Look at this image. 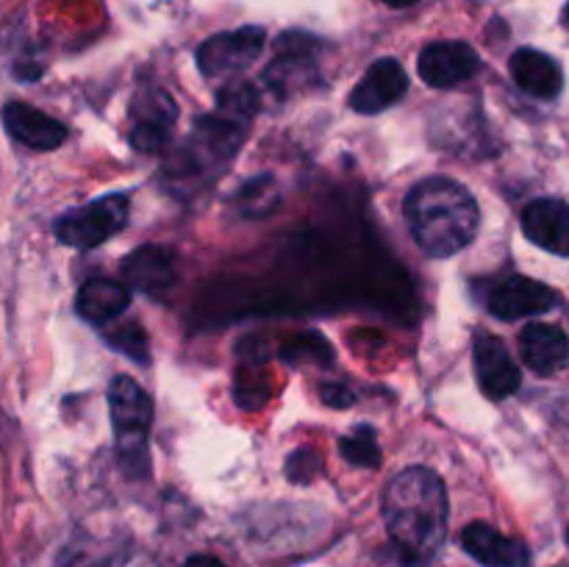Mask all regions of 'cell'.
Wrapping results in <instances>:
<instances>
[{
  "label": "cell",
  "instance_id": "obj_1",
  "mask_svg": "<svg viewBox=\"0 0 569 567\" xmlns=\"http://www.w3.org/2000/svg\"><path fill=\"white\" fill-rule=\"evenodd\" d=\"M383 520L389 537L409 559L426 561L448 534V493L437 472L409 467L383 489Z\"/></svg>",
  "mask_w": 569,
  "mask_h": 567
},
{
  "label": "cell",
  "instance_id": "obj_2",
  "mask_svg": "<svg viewBox=\"0 0 569 567\" xmlns=\"http://www.w3.org/2000/svg\"><path fill=\"white\" fill-rule=\"evenodd\" d=\"M403 209L411 237L428 256L437 259L467 248L476 239L481 222L476 198L450 178L420 181L409 192Z\"/></svg>",
  "mask_w": 569,
  "mask_h": 567
},
{
  "label": "cell",
  "instance_id": "obj_3",
  "mask_svg": "<svg viewBox=\"0 0 569 567\" xmlns=\"http://www.w3.org/2000/svg\"><path fill=\"white\" fill-rule=\"evenodd\" d=\"M109 406L122 461L139 465L144 470L148 431L153 422V404H150L148 392L133 378L117 376L109 387Z\"/></svg>",
  "mask_w": 569,
  "mask_h": 567
},
{
  "label": "cell",
  "instance_id": "obj_4",
  "mask_svg": "<svg viewBox=\"0 0 569 567\" xmlns=\"http://www.w3.org/2000/svg\"><path fill=\"white\" fill-rule=\"evenodd\" d=\"M128 215H131V203L126 195H106V198L92 200V203L59 217L56 237L72 248H98L126 228Z\"/></svg>",
  "mask_w": 569,
  "mask_h": 567
},
{
  "label": "cell",
  "instance_id": "obj_5",
  "mask_svg": "<svg viewBox=\"0 0 569 567\" xmlns=\"http://www.w3.org/2000/svg\"><path fill=\"white\" fill-rule=\"evenodd\" d=\"M261 48H264V31L256 26L217 33V37L206 39L198 48V64L203 76H231V72H239L253 64L259 59Z\"/></svg>",
  "mask_w": 569,
  "mask_h": 567
},
{
  "label": "cell",
  "instance_id": "obj_6",
  "mask_svg": "<svg viewBox=\"0 0 569 567\" xmlns=\"http://www.w3.org/2000/svg\"><path fill=\"white\" fill-rule=\"evenodd\" d=\"M133 128H131V145L142 153H156L170 142V128L176 126V100L161 89H144L137 94L131 106Z\"/></svg>",
  "mask_w": 569,
  "mask_h": 567
},
{
  "label": "cell",
  "instance_id": "obj_7",
  "mask_svg": "<svg viewBox=\"0 0 569 567\" xmlns=\"http://www.w3.org/2000/svg\"><path fill=\"white\" fill-rule=\"evenodd\" d=\"M487 304L489 311L500 320H520V317L545 315V311L556 309L559 292L528 276H509L489 292Z\"/></svg>",
  "mask_w": 569,
  "mask_h": 567
},
{
  "label": "cell",
  "instance_id": "obj_8",
  "mask_svg": "<svg viewBox=\"0 0 569 567\" xmlns=\"http://www.w3.org/2000/svg\"><path fill=\"white\" fill-rule=\"evenodd\" d=\"M478 53L467 42H433L420 53V76L428 87L450 89L478 72Z\"/></svg>",
  "mask_w": 569,
  "mask_h": 567
},
{
  "label": "cell",
  "instance_id": "obj_9",
  "mask_svg": "<svg viewBox=\"0 0 569 567\" xmlns=\"http://www.w3.org/2000/svg\"><path fill=\"white\" fill-rule=\"evenodd\" d=\"M406 89H409V78H406L400 61L378 59L350 94V109L359 115H378L398 103Z\"/></svg>",
  "mask_w": 569,
  "mask_h": 567
},
{
  "label": "cell",
  "instance_id": "obj_10",
  "mask_svg": "<svg viewBox=\"0 0 569 567\" xmlns=\"http://www.w3.org/2000/svg\"><path fill=\"white\" fill-rule=\"evenodd\" d=\"M472 359H476L478 384H481L483 395H489L492 400H503L511 392H517L522 381L520 367L515 365V359H511L509 350H506V345L498 337L481 334L476 339Z\"/></svg>",
  "mask_w": 569,
  "mask_h": 567
},
{
  "label": "cell",
  "instance_id": "obj_11",
  "mask_svg": "<svg viewBox=\"0 0 569 567\" xmlns=\"http://www.w3.org/2000/svg\"><path fill=\"white\" fill-rule=\"evenodd\" d=\"M522 233L542 250L569 256V206L559 198H539L522 211Z\"/></svg>",
  "mask_w": 569,
  "mask_h": 567
},
{
  "label": "cell",
  "instance_id": "obj_12",
  "mask_svg": "<svg viewBox=\"0 0 569 567\" xmlns=\"http://www.w3.org/2000/svg\"><path fill=\"white\" fill-rule=\"evenodd\" d=\"M461 545L476 561L487 567H528L531 565V550L522 539L506 537L495 531L487 523H470L461 531Z\"/></svg>",
  "mask_w": 569,
  "mask_h": 567
},
{
  "label": "cell",
  "instance_id": "obj_13",
  "mask_svg": "<svg viewBox=\"0 0 569 567\" xmlns=\"http://www.w3.org/2000/svg\"><path fill=\"white\" fill-rule=\"evenodd\" d=\"M3 126L17 142L33 150H53L67 139V128L56 117L17 100L3 106Z\"/></svg>",
  "mask_w": 569,
  "mask_h": 567
},
{
  "label": "cell",
  "instance_id": "obj_14",
  "mask_svg": "<svg viewBox=\"0 0 569 567\" xmlns=\"http://www.w3.org/2000/svg\"><path fill=\"white\" fill-rule=\"evenodd\" d=\"M509 70L517 87L539 100H553L556 94L561 92V87H565V76H561L559 61L550 59L542 50H517L509 61Z\"/></svg>",
  "mask_w": 569,
  "mask_h": 567
},
{
  "label": "cell",
  "instance_id": "obj_15",
  "mask_svg": "<svg viewBox=\"0 0 569 567\" xmlns=\"http://www.w3.org/2000/svg\"><path fill=\"white\" fill-rule=\"evenodd\" d=\"M522 361L539 376H553L569 361V339L561 328L548 322H531L520 334Z\"/></svg>",
  "mask_w": 569,
  "mask_h": 567
},
{
  "label": "cell",
  "instance_id": "obj_16",
  "mask_svg": "<svg viewBox=\"0 0 569 567\" xmlns=\"http://www.w3.org/2000/svg\"><path fill=\"white\" fill-rule=\"evenodd\" d=\"M122 276L128 284L142 292H161V289L172 287L176 281V265H172V253L156 245H144L137 248L126 261H122Z\"/></svg>",
  "mask_w": 569,
  "mask_h": 567
},
{
  "label": "cell",
  "instance_id": "obj_17",
  "mask_svg": "<svg viewBox=\"0 0 569 567\" xmlns=\"http://www.w3.org/2000/svg\"><path fill=\"white\" fill-rule=\"evenodd\" d=\"M128 289L122 284L109 281V278H92L78 289L76 306L81 317L92 322H109L120 317L128 306Z\"/></svg>",
  "mask_w": 569,
  "mask_h": 567
},
{
  "label": "cell",
  "instance_id": "obj_18",
  "mask_svg": "<svg viewBox=\"0 0 569 567\" xmlns=\"http://www.w3.org/2000/svg\"><path fill=\"white\" fill-rule=\"evenodd\" d=\"M217 103H220L222 117L248 126L250 117L259 111L261 100H259V92H256V87H250L248 81H231L228 87L220 89V94H217Z\"/></svg>",
  "mask_w": 569,
  "mask_h": 567
},
{
  "label": "cell",
  "instance_id": "obj_19",
  "mask_svg": "<svg viewBox=\"0 0 569 567\" xmlns=\"http://www.w3.org/2000/svg\"><path fill=\"white\" fill-rule=\"evenodd\" d=\"M339 450L350 465L378 467V461H381V448H378L376 431L370 426H359L348 437L339 439Z\"/></svg>",
  "mask_w": 569,
  "mask_h": 567
},
{
  "label": "cell",
  "instance_id": "obj_20",
  "mask_svg": "<svg viewBox=\"0 0 569 567\" xmlns=\"http://www.w3.org/2000/svg\"><path fill=\"white\" fill-rule=\"evenodd\" d=\"M320 472V456L315 450H295L287 461V476L298 484H309Z\"/></svg>",
  "mask_w": 569,
  "mask_h": 567
},
{
  "label": "cell",
  "instance_id": "obj_21",
  "mask_svg": "<svg viewBox=\"0 0 569 567\" xmlns=\"http://www.w3.org/2000/svg\"><path fill=\"white\" fill-rule=\"evenodd\" d=\"M139 334L142 331H139L137 326H122L120 334L111 337V342H114L122 354H131L137 361H148V356H144V339H137V342H133V337H139Z\"/></svg>",
  "mask_w": 569,
  "mask_h": 567
},
{
  "label": "cell",
  "instance_id": "obj_22",
  "mask_svg": "<svg viewBox=\"0 0 569 567\" xmlns=\"http://www.w3.org/2000/svg\"><path fill=\"white\" fill-rule=\"evenodd\" d=\"M320 392H322V400H326L328 406H337V409H345V406H350L356 400L353 389L342 387V384H326Z\"/></svg>",
  "mask_w": 569,
  "mask_h": 567
},
{
  "label": "cell",
  "instance_id": "obj_23",
  "mask_svg": "<svg viewBox=\"0 0 569 567\" xmlns=\"http://www.w3.org/2000/svg\"><path fill=\"white\" fill-rule=\"evenodd\" d=\"M183 567H226V565H222L220 559H214V556H189Z\"/></svg>",
  "mask_w": 569,
  "mask_h": 567
},
{
  "label": "cell",
  "instance_id": "obj_24",
  "mask_svg": "<svg viewBox=\"0 0 569 567\" xmlns=\"http://www.w3.org/2000/svg\"><path fill=\"white\" fill-rule=\"evenodd\" d=\"M387 6H392V9H406V6L417 3V0H383Z\"/></svg>",
  "mask_w": 569,
  "mask_h": 567
},
{
  "label": "cell",
  "instance_id": "obj_25",
  "mask_svg": "<svg viewBox=\"0 0 569 567\" xmlns=\"http://www.w3.org/2000/svg\"><path fill=\"white\" fill-rule=\"evenodd\" d=\"M565 26L569 28V3H567V9H565Z\"/></svg>",
  "mask_w": 569,
  "mask_h": 567
},
{
  "label": "cell",
  "instance_id": "obj_26",
  "mask_svg": "<svg viewBox=\"0 0 569 567\" xmlns=\"http://www.w3.org/2000/svg\"><path fill=\"white\" fill-rule=\"evenodd\" d=\"M567 543H569V531H567Z\"/></svg>",
  "mask_w": 569,
  "mask_h": 567
}]
</instances>
